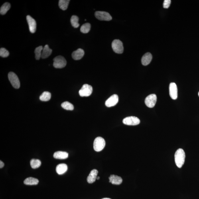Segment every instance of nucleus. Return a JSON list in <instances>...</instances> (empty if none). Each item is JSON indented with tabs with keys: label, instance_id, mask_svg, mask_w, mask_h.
Wrapping results in <instances>:
<instances>
[{
	"label": "nucleus",
	"instance_id": "5701e85b",
	"mask_svg": "<svg viewBox=\"0 0 199 199\" xmlns=\"http://www.w3.org/2000/svg\"><path fill=\"white\" fill-rule=\"evenodd\" d=\"M51 96V94L49 92H44L40 96V99L42 101H47L50 100Z\"/></svg>",
	"mask_w": 199,
	"mask_h": 199
},
{
	"label": "nucleus",
	"instance_id": "2eb2a0df",
	"mask_svg": "<svg viewBox=\"0 0 199 199\" xmlns=\"http://www.w3.org/2000/svg\"><path fill=\"white\" fill-rule=\"evenodd\" d=\"M152 59V54L149 52L147 53L144 54L142 58V64L144 66H147L151 62Z\"/></svg>",
	"mask_w": 199,
	"mask_h": 199
},
{
	"label": "nucleus",
	"instance_id": "bb28decb",
	"mask_svg": "<svg viewBox=\"0 0 199 199\" xmlns=\"http://www.w3.org/2000/svg\"><path fill=\"white\" fill-rule=\"evenodd\" d=\"M43 47L42 46H40L36 48L35 50V58L36 60H39L41 58L42 51L43 50Z\"/></svg>",
	"mask_w": 199,
	"mask_h": 199
},
{
	"label": "nucleus",
	"instance_id": "6ab92c4d",
	"mask_svg": "<svg viewBox=\"0 0 199 199\" xmlns=\"http://www.w3.org/2000/svg\"><path fill=\"white\" fill-rule=\"evenodd\" d=\"M52 52V50L49 48L48 45H46L43 48L42 51L41 58L45 59L47 58L51 55Z\"/></svg>",
	"mask_w": 199,
	"mask_h": 199
},
{
	"label": "nucleus",
	"instance_id": "f8f14e48",
	"mask_svg": "<svg viewBox=\"0 0 199 199\" xmlns=\"http://www.w3.org/2000/svg\"><path fill=\"white\" fill-rule=\"evenodd\" d=\"M27 23L29 26V30L32 33L35 32L36 30V22L35 20L32 18L31 16L28 15L26 17Z\"/></svg>",
	"mask_w": 199,
	"mask_h": 199
},
{
	"label": "nucleus",
	"instance_id": "f3484780",
	"mask_svg": "<svg viewBox=\"0 0 199 199\" xmlns=\"http://www.w3.org/2000/svg\"><path fill=\"white\" fill-rule=\"evenodd\" d=\"M68 170V166L66 164L62 163L57 166L56 170L57 173L59 175H62L65 173Z\"/></svg>",
	"mask_w": 199,
	"mask_h": 199
},
{
	"label": "nucleus",
	"instance_id": "423d86ee",
	"mask_svg": "<svg viewBox=\"0 0 199 199\" xmlns=\"http://www.w3.org/2000/svg\"><path fill=\"white\" fill-rule=\"evenodd\" d=\"M112 47L114 51L116 53L120 54L124 51L123 42L119 40H115L112 43Z\"/></svg>",
	"mask_w": 199,
	"mask_h": 199
},
{
	"label": "nucleus",
	"instance_id": "7c9ffc66",
	"mask_svg": "<svg viewBox=\"0 0 199 199\" xmlns=\"http://www.w3.org/2000/svg\"><path fill=\"white\" fill-rule=\"evenodd\" d=\"M5 165V164L3 163V162L2 161H0V168H2Z\"/></svg>",
	"mask_w": 199,
	"mask_h": 199
},
{
	"label": "nucleus",
	"instance_id": "4be33fe9",
	"mask_svg": "<svg viewBox=\"0 0 199 199\" xmlns=\"http://www.w3.org/2000/svg\"><path fill=\"white\" fill-rule=\"evenodd\" d=\"M70 2L69 0H60L58 4L60 9L63 11L67 9Z\"/></svg>",
	"mask_w": 199,
	"mask_h": 199
},
{
	"label": "nucleus",
	"instance_id": "2f4dec72",
	"mask_svg": "<svg viewBox=\"0 0 199 199\" xmlns=\"http://www.w3.org/2000/svg\"><path fill=\"white\" fill-rule=\"evenodd\" d=\"M100 179V177H97V178L96 179L97 180H99Z\"/></svg>",
	"mask_w": 199,
	"mask_h": 199
},
{
	"label": "nucleus",
	"instance_id": "39448f33",
	"mask_svg": "<svg viewBox=\"0 0 199 199\" xmlns=\"http://www.w3.org/2000/svg\"><path fill=\"white\" fill-rule=\"evenodd\" d=\"M92 86L88 84H84L79 91V94L81 97H88L92 94Z\"/></svg>",
	"mask_w": 199,
	"mask_h": 199
},
{
	"label": "nucleus",
	"instance_id": "393cba45",
	"mask_svg": "<svg viewBox=\"0 0 199 199\" xmlns=\"http://www.w3.org/2000/svg\"><path fill=\"white\" fill-rule=\"evenodd\" d=\"M79 18L76 16H72L70 19V22L73 27L75 28H78L80 26L78 23Z\"/></svg>",
	"mask_w": 199,
	"mask_h": 199
},
{
	"label": "nucleus",
	"instance_id": "f03ea898",
	"mask_svg": "<svg viewBox=\"0 0 199 199\" xmlns=\"http://www.w3.org/2000/svg\"><path fill=\"white\" fill-rule=\"evenodd\" d=\"M105 145V140L103 138L98 137L95 139L93 143V148L95 151L99 152L103 149Z\"/></svg>",
	"mask_w": 199,
	"mask_h": 199
},
{
	"label": "nucleus",
	"instance_id": "b1692460",
	"mask_svg": "<svg viewBox=\"0 0 199 199\" xmlns=\"http://www.w3.org/2000/svg\"><path fill=\"white\" fill-rule=\"evenodd\" d=\"M30 163L31 167L33 169H36L40 167L41 164L40 160L37 159H32Z\"/></svg>",
	"mask_w": 199,
	"mask_h": 199
},
{
	"label": "nucleus",
	"instance_id": "1a4fd4ad",
	"mask_svg": "<svg viewBox=\"0 0 199 199\" xmlns=\"http://www.w3.org/2000/svg\"><path fill=\"white\" fill-rule=\"evenodd\" d=\"M156 101V95L155 94H151L146 97L145 99V104L148 107L152 108L155 106Z\"/></svg>",
	"mask_w": 199,
	"mask_h": 199
},
{
	"label": "nucleus",
	"instance_id": "4468645a",
	"mask_svg": "<svg viewBox=\"0 0 199 199\" xmlns=\"http://www.w3.org/2000/svg\"><path fill=\"white\" fill-rule=\"evenodd\" d=\"M84 54L85 52L84 50L82 49L79 48L72 53V58L74 59V60H80L83 58Z\"/></svg>",
	"mask_w": 199,
	"mask_h": 199
},
{
	"label": "nucleus",
	"instance_id": "a878e982",
	"mask_svg": "<svg viewBox=\"0 0 199 199\" xmlns=\"http://www.w3.org/2000/svg\"><path fill=\"white\" fill-rule=\"evenodd\" d=\"M91 25L90 23H86L83 24L80 28V31L83 33L86 34L90 31Z\"/></svg>",
	"mask_w": 199,
	"mask_h": 199
},
{
	"label": "nucleus",
	"instance_id": "7ed1b4c3",
	"mask_svg": "<svg viewBox=\"0 0 199 199\" xmlns=\"http://www.w3.org/2000/svg\"><path fill=\"white\" fill-rule=\"evenodd\" d=\"M53 66L56 68H62L66 65V61L64 57L58 56L54 59Z\"/></svg>",
	"mask_w": 199,
	"mask_h": 199
},
{
	"label": "nucleus",
	"instance_id": "c756f323",
	"mask_svg": "<svg viewBox=\"0 0 199 199\" xmlns=\"http://www.w3.org/2000/svg\"><path fill=\"white\" fill-rule=\"evenodd\" d=\"M171 3V1L170 0H165L163 4V7L165 9H168Z\"/></svg>",
	"mask_w": 199,
	"mask_h": 199
},
{
	"label": "nucleus",
	"instance_id": "412c9836",
	"mask_svg": "<svg viewBox=\"0 0 199 199\" xmlns=\"http://www.w3.org/2000/svg\"><path fill=\"white\" fill-rule=\"evenodd\" d=\"M11 5L9 3L6 2L3 4L1 7L0 13L2 15H5L11 8Z\"/></svg>",
	"mask_w": 199,
	"mask_h": 199
},
{
	"label": "nucleus",
	"instance_id": "6e6552de",
	"mask_svg": "<svg viewBox=\"0 0 199 199\" xmlns=\"http://www.w3.org/2000/svg\"><path fill=\"white\" fill-rule=\"evenodd\" d=\"M123 123L128 125H137L140 123V119L134 116L128 117L123 120Z\"/></svg>",
	"mask_w": 199,
	"mask_h": 199
},
{
	"label": "nucleus",
	"instance_id": "a211bd4d",
	"mask_svg": "<svg viewBox=\"0 0 199 199\" xmlns=\"http://www.w3.org/2000/svg\"><path fill=\"white\" fill-rule=\"evenodd\" d=\"M54 158L56 159H65L68 157V154L66 152L58 151L54 153Z\"/></svg>",
	"mask_w": 199,
	"mask_h": 199
},
{
	"label": "nucleus",
	"instance_id": "9b49d317",
	"mask_svg": "<svg viewBox=\"0 0 199 199\" xmlns=\"http://www.w3.org/2000/svg\"><path fill=\"white\" fill-rule=\"evenodd\" d=\"M177 86L175 83H171L169 85V94L170 97L173 100H176L177 98Z\"/></svg>",
	"mask_w": 199,
	"mask_h": 199
},
{
	"label": "nucleus",
	"instance_id": "f257e3e1",
	"mask_svg": "<svg viewBox=\"0 0 199 199\" xmlns=\"http://www.w3.org/2000/svg\"><path fill=\"white\" fill-rule=\"evenodd\" d=\"M186 155L184 150L179 149L176 152L174 155V159L176 165L178 168H181L184 163Z\"/></svg>",
	"mask_w": 199,
	"mask_h": 199
},
{
	"label": "nucleus",
	"instance_id": "c85d7f7f",
	"mask_svg": "<svg viewBox=\"0 0 199 199\" xmlns=\"http://www.w3.org/2000/svg\"><path fill=\"white\" fill-rule=\"evenodd\" d=\"M9 53L5 48H1L0 49V56L2 57L6 58L9 56Z\"/></svg>",
	"mask_w": 199,
	"mask_h": 199
},
{
	"label": "nucleus",
	"instance_id": "aec40b11",
	"mask_svg": "<svg viewBox=\"0 0 199 199\" xmlns=\"http://www.w3.org/2000/svg\"><path fill=\"white\" fill-rule=\"evenodd\" d=\"M39 182V180L33 177H28L24 180V183L27 185H36Z\"/></svg>",
	"mask_w": 199,
	"mask_h": 199
},
{
	"label": "nucleus",
	"instance_id": "cd10ccee",
	"mask_svg": "<svg viewBox=\"0 0 199 199\" xmlns=\"http://www.w3.org/2000/svg\"><path fill=\"white\" fill-rule=\"evenodd\" d=\"M61 107L64 109L67 110L72 111L74 109V105L68 101L63 103L61 104Z\"/></svg>",
	"mask_w": 199,
	"mask_h": 199
},
{
	"label": "nucleus",
	"instance_id": "72a5a7b5",
	"mask_svg": "<svg viewBox=\"0 0 199 199\" xmlns=\"http://www.w3.org/2000/svg\"><path fill=\"white\" fill-rule=\"evenodd\" d=\"M198 96H199V93H198Z\"/></svg>",
	"mask_w": 199,
	"mask_h": 199
},
{
	"label": "nucleus",
	"instance_id": "ddd939ff",
	"mask_svg": "<svg viewBox=\"0 0 199 199\" xmlns=\"http://www.w3.org/2000/svg\"><path fill=\"white\" fill-rule=\"evenodd\" d=\"M98 171L96 169H93L91 171L87 178V182L89 184H92L96 180Z\"/></svg>",
	"mask_w": 199,
	"mask_h": 199
},
{
	"label": "nucleus",
	"instance_id": "0eeeda50",
	"mask_svg": "<svg viewBox=\"0 0 199 199\" xmlns=\"http://www.w3.org/2000/svg\"><path fill=\"white\" fill-rule=\"evenodd\" d=\"M95 16L97 19L100 20L110 21L112 19L110 14L105 12L97 11L95 12Z\"/></svg>",
	"mask_w": 199,
	"mask_h": 199
},
{
	"label": "nucleus",
	"instance_id": "473e14b6",
	"mask_svg": "<svg viewBox=\"0 0 199 199\" xmlns=\"http://www.w3.org/2000/svg\"><path fill=\"white\" fill-rule=\"evenodd\" d=\"M102 199H111L109 198H103Z\"/></svg>",
	"mask_w": 199,
	"mask_h": 199
},
{
	"label": "nucleus",
	"instance_id": "20e7f679",
	"mask_svg": "<svg viewBox=\"0 0 199 199\" xmlns=\"http://www.w3.org/2000/svg\"><path fill=\"white\" fill-rule=\"evenodd\" d=\"M8 78L13 88L18 89L20 87V82L18 77L15 73L10 72L8 74Z\"/></svg>",
	"mask_w": 199,
	"mask_h": 199
},
{
	"label": "nucleus",
	"instance_id": "dca6fc26",
	"mask_svg": "<svg viewBox=\"0 0 199 199\" xmlns=\"http://www.w3.org/2000/svg\"><path fill=\"white\" fill-rule=\"evenodd\" d=\"M109 182L114 185H119L122 183L123 179L120 177L115 175H111L109 178Z\"/></svg>",
	"mask_w": 199,
	"mask_h": 199
},
{
	"label": "nucleus",
	"instance_id": "9d476101",
	"mask_svg": "<svg viewBox=\"0 0 199 199\" xmlns=\"http://www.w3.org/2000/svg\"><path fill=\"white\" fill-rule=\"evenodd\" d=\"M119 101V97L117 95H113L105 101V105L107 107H110L115 106Z\"/></svg>",
	"mask_w": 199,
	"mask_h": 199
}]
</instances>
